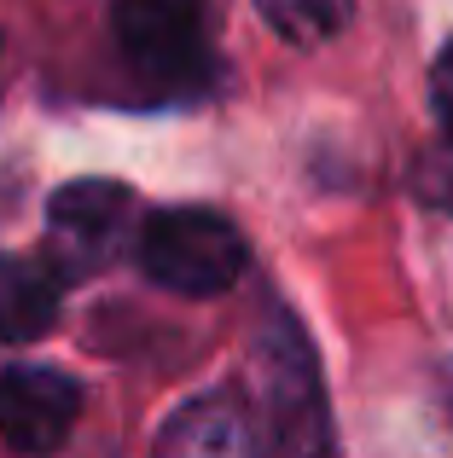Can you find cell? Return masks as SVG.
I'll use <instances>...</instances> for the list:
<instances>
[{
    "mask_svg": "<svg viewBox=\"0 0 453 458\" xmlns=\"http://www.w3.org/2000/svg\"><path fill=\"white\" fill-rule=\"evenodd\" d=\"M256 6L291 47L338 41V35L355 23V0H256Z\"/></svg>",
    "mask_w": 453,
    "mask_h": 458,
    "instance_id": "ba28073f",
    "label": "cell"
},
{
    "mask_svg": "<svg viewBox=\"0 0 453 458\" xmlns=\"http://www.w3.org/2000/svg\"><path fill=\"white\" fill-rule=\"evenodd\" d=\"M431 111H436V123H442L448 146H453V41L436 53V64H431Z\"/></svg>",
    "mask_w": 453,
    "mask_h": 458,
    "instance_id": "9c48e42d",
    "label": "cell"
},
{
    "mask_svg": "<svg viewBox=\"0 0 453 458\" xmlns=\"http://www.w3.org/2000/svg\"><path fill=\"white\" fill-rule=\"evenodd\" d=\"M250 383H256V418L261 447L279 453H320L331 447V412H326V377L308 331L296 325L291 308H273L256 319L250 343Z\"/></svg>",
    "mask_w": 453,
    "mask_h": 458,
    "instance_id": "6da1fadb",
    "label": "cell"
},
{
    "mask_svg": "<svg viewBox=\"0 0 453 458\" xmlns=\"http://www.w3.org/2000/svg\"><path fill=\"white\" fill-rule=\"evenodd\" d=\"M216 0H116L111 41L146 88L198 93L216 81Z\"/></svg>",
    "mask_w": 453,
    "mask_h": 458,
    "instance_id": "7a4b0ae2",
    "label": "cell"
},
{
    "mask_svg": "<svg viewBox=\"0 0 453 458\" xmlns=\"http://www.w3.org/2000/svg\"><path fill=\"white\" fill-rule=\"evenodd\" d=\"M134 238V191L123 180H70L47 198V261L58 279L105 273Z\"/></svg>",
    "mask_w": 453,
    "mask_h": 458,
    "instance_id": "277c9868",
    "label": "cell"
},
{
    "mask_svg": "<svg viewBox=\"0 0 453 458\" xmlns=\"http://www.w3.org/2000/svg\"><path fill=\"white\" fill-rule=\"evenodd\" d=\"M81 418V383L58 366L0 371V441L12 453H53Z\"/></svg>",
    "mask_w": 453,
    "mask_h": 458,
    "instance_id": "5b68a950",
    "label": "cell"
},
{
    "mask_svg": "<svg viewBox=\"0 0 453 458\" xmlns=\"http://www.w3.org/2000/svg\"><path fill=\"white\" fill-rule=\"evenodd\" d=\"M436 389H442V412H448V424H453V360L442 366V377H436Z\"/></svg>",
    "mask_w": 453,
    "mask_h": 458,
    "instance_id": "8fae6325",
    "label": "cell"
},
{
    "mask_svg": "<svg viewBox=\"0 0 453 458\" xmlns=\"http://www.w3.org/2000/svg\"><path fill=\"white\" fill-rule=\"evenodd\" d=\"M64 279L47 256H6L0 250V343H35L58 325Z\"/></svg>",
    "mask_w": 453,
    "mask_h": 458,
    "instance_id": "52a82bcc",
    "label": "cell"
},
{
    "mask_svg": "<svg viewBox=\"0 0 453 458\" xmlns=\"http://www.w3.org/2000/svg\"><path fill=\"white\" fill-rule=\"evenodd\" d=\"M134 256H140V267H146L151 284L204 302V296H221V291L238 284V273H244V261H250V244L221 209H209V203H181V209L146 215V226H140V238H134Z\"/></svg>",
    "mask_w": 453,
    "mask_h": 458,
    "instance_id": "3957f363",
    "label": "cell"
},
{
    "mask_svg": "<svg viewBox=\"0 0 453 458\" xmlns=\"http://www.w3.org/2000/svg\"><path fill=\"white\" fill-rule=\"evenodd\" d=\"M158 453H181V458H233V453H256L261 447V429H250V412L238 406V394H198L186 401L169 424L158 429L151 441Z\"/></svg>",
    "mask_w": 453,
    "mask_h": 458,
    "instance_id": "8992f818",
    "label": "cell"
},
{
    "mask_svg": "<svg viewBox=\"0 0 453 458\" xmlns=\"http://www.w3.org/2000/svg\"><path fill=\"white\" fill-rule=\"evenodd\" d=\"M419 191L431 203H448L453 209V146H448V157L442 163H424V180H419Z\"/></svg>",
    "mask_w": 453,
    "mask_h": 458,
    "instance_id": "30bf717a",
    "label": "cell"
}]
</instances>
